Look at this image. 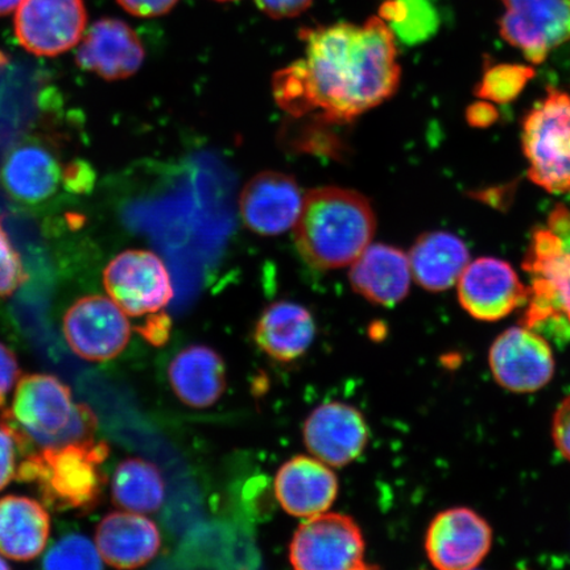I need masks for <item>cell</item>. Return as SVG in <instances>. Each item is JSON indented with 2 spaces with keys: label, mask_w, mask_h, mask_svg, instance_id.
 Listing matches in <instances>:
<instances>
[{
  "label": "cell",
  "mask_w": 570,
  "mask_h": 570,
  "mask_svg": "<svg viewBox=\"0 0 570 570\" xmlns=\"http://www.w3.org/2000/svg\"><path fill=\"white\" fill-rule=\"evenodd\" d=\"M301 36L305 59L274 77V96L285 111L351 122L395 95L402 73L395 35L381 17L361 27L306 28Z\"/></svg>",
  "instance_id": "obj_1"
},
{
  "label": "cell",
  "mask_w": 570,
  "mask_h": 570,
  "mask_svg": "<svg viewBox=\"0 0 570 570\" xmlns=\"http://www.w3.org/2000/svg\"><path fill=\"white\" fill-rule=\"evenodd\" d=\"M0 412V426L21 455L82 443L95 439L97 431L96 413L87 404H76L67 384L49 374L19 377L11 410Z\"/></svg>",
  "instance_id": "obj_2"
},
{
  "label": "cell",
  "mask_w": 570,
  "mask_h": 570,
  "mask_svg": "<svg viewBox=\"0 0 570 570\" xmlns=\"http://www.w3.org/2000/svg\"><path fill=\"white\" fill-rule=\"evenodd\" d=\"M375 229V213L366 197L354 190L325 187L304 197L295 242L309 266L336 269L352 266L372 244Z\"/></svg>",
  "instance_id": "obj_3"
},
{
  "label": "cell",
  "mask_w": 570,
  "mask_h": 570,
  "mask_svg": "<svg viewBox=\"0 0 570 570\" xmlns=\"http://www.w3.org/2000/svg\"><path fill=\"white\" fill-rule=\"evenodd\" d=\"M531 275L529 309L523 323L556 341L570 338V210L558 205L548 229L532 234L523 262Z\"/></svg>",
  "instance_id": "obj_4"
},
{
  "label": "cell",
  "mask_w": 570,
  "mask_h": 570,
  "mask_svg": "<svg viewBox=\"0 0 570 570\" xmlns=\"http://www.w3.org/2000/svg\"><path fill=\"white\" fill-rule=\"evenodd\" d=\"M109 454V444L95 439L39 449L23 455L16 479L35 483L48 508L89 512L101 502L107 481L101 466Z\"/></svg>",
  "instance_id": "obj_5"
},
{
  "label": "cell",
  "mask_w": 570,
  "mask_h": 570,
  "mask_svg": "<svg viewBox=\"0 0 570 570\" xmlns=\"http://www.w3.org/2000/svg\"><path fill=\"white\" fill-rule=\"evenodd\" d=\"M522 142L531 180L570 197V96L548 89L524 118Z\"/></svg>",
  "instance_id": "obj_6"
},
{
  "label": "cell",
  "mask_w": 570,
  "mask_h": 570,
  "mask_svg": "<svg viewBox=\"0 0 570 570\" xmlns=\"http://www.w3.org/2000/svg\"><path fill=\"white\" fill-rule=\"evenodd\" d=\"M366 543L351 517L320 514L305 519L289 544V561L297 570H361Z\"/></svg>",
  "instance_id": "obj_7"
},
{
  "label": "cell",
  "mask_w": 570,
  "mask_h": 570,
  "mask_svg": "<svg viewBox=\"0 0 570 570\" xmlns=\"http://www.w3.org/2000/svg\"><path fill=\"white\" fill-rule=\"evenodd\" d=\"M107 295L127 316L161 312L173 301V281L164 262L147 249H127L104 271Z\"/></svg>",
  "instance_id": "obj_8"
},
{
  "label": "cell",
  "mask_w": 570,
  "mask_h": 570,
  "mask_svg": "<svg viewBox=\"0 0 570 570\" xmlns=\"http://www.w3.org/2000/svg\"><path fill=\"white\" fill-rule=\"evenodd\" d=\"M63 336L71 352L85 361L116 358L130 342L131 324L110 297L78 298L63 316Z\"/></svg>",
  "instance_id": "obj_9"
},
{
  "label": "cell",
  "mask_w": 570,
  "mask_h": 570,
  "mask_svg": "<svg viewBox=\"0 0 570 570\" xmlns=\"http://www.w3.org/2000/svg\"><path fill=\"white\" fill-rule=\"evenodd\" d=\"M505 12L499 31L531 63L570 40V0H502Z\"/></svg>",
  "instance_id": "obj_10"
},
{
  "label": "cell",
  "mask_w": 570,
  "mask_h": 570,
  "mask_svg": "<svg viewBox=\"0 0 570 570\" xmlns=\"http://www.w3.org/2000/svg\"><path fill=\"white\" fill-rule=\"evenodd\" d=\"M87 21L82 0H21L16 33L26 51L36 56H59L81 41Z\"/></svg>",
  "instance_id": "obj_11"
},
{
  "label": "cell",
  "mask_w": 570,
  "mask_h": 570,
  "mask_svg": "<svg viewBox=\"0 0 570 570\" xmlns=\"http://www.w3.org/2000/svg\"><path fill=\"white\" fill-rule=\"evenodd\" d=\"M493 532L473 510L459 508L440 512L425 537V552L433 567L441 570H469L487 558Z\"/></svg>",
  "instance_id": "obj_12"
},
{
  "label": "cell",
  "mask_w": 570,
  "mask_h": 570,
  "mask_svg": "<svg viewBox=\"0 0 570 570\" xmlns=\"http://www.w3.org/2000/svg\"><path fill=\"white\" fill-rule=\"evenodd\" d=\"M303 438L313 458L333 468H344L365 451L368 426L362 412L353 405L327 402L306 417Z\"/></svg>",
  "instance_id": "obj_13"
},
{
  "label": "cell",
  "mask_w": 570,
  "mask_h": 570,
  "mask_svg": "<svg viewBox=\"0 0 570 570\" xmlns=\"http://www.w3.org/2000/svg\"><path fill=\"white\" fill-rule=\"evenodd\" d=\"M490 367L501 386L514 392L543 389L554 373L548 342L529 327H511L491 346Z\"/></svg>",
  "instance_id": "obj_14"
},
{
  "label": "cell",
  "mask_w": 570,
  "mask_h": 570,
  "mask_svg": "<svg viewBox=\"0 0 570 570\" xmlns=\"http://www.w3.org/2000/svg\"><path fill=\"white\" fill-rule=\"evenodd\" d=\"M459 298L473 317L497 321L529 302L530 289L520 282L509 263L480 258L463 269L459 279Z\"/></svg>",
  "instance_id": "obj_15"
},
{
  "label": "cell",
  "mask_w": 570,
  "mask_h": 570,
  "mask_svg": "<svg viewBox=\"0 0 570 570\" xmlns=\"http://www.w3.org/2000/svg\"><path fill=\"white\" fill-rule=\"evenodd\" d=\"M304 197L294 177L267 170L249 180L239 198L240 216L249 230L273 237L292 229Z\"/></svg>",
  "instance_id": "obj_16"
},
{
  "label": "cell",
  "mask_w": 570,
  "mask_h": 570,
  "mask_svg": "<svg viewBox=\"0 0 570 570\" xmlns=\"http://www.w3.org/2000/svg\"><path fill=\"white\" fill-rule=\"evenodd\" d=\"M67 167L53 149L42 142L28 141L13 148L0 169V184L13 202L40 206L67 189Z\"/></svg>",
  "instance_id": "obj_17"
},
{
  "label": "cell",
  "mask_w": 570,
  "mask_h": 570,
  "mask_svg": "<svg viewBox=\"0 0 570 570\" xmlns=\"http://www.w3.org/2000/svg\"><path fill=\"white\" fill-rule=\"evenodd\" d=\"M78 67L105 80L131 77L145 61V48L132 28L118 19H101L92 24L77 49Z\"/></svg>",
  "instance_id": "obj_18"
},
{
  "label": "cell",
  "mask_w": 570,
  "mask_h": 570,
  "mask_svg": "<svg viewBox=\"0 0 570 570\" xmlns=\"http://www.w3.org/2000/svg\"><path fill=\"white\" fill-rule=\"evenodd\" d=\"M275 497L291 517L324 514L338 495V480L330 465L316 458L296 455L283 463L274 481Z\"/></svg>",
  "instance_id": "obj_19"
},
{
  "label": "cell",
  "mask_w": 570,
  "mask_h": 570,
  "mask_svg": "<svg viewBox=\"0 0 570 570\" xmlns=\"http://www.w3.org/2000/svg\"><path fill=\"white\" fill-rule=\"evenodd\" d=\"M96 544L102 561L118 569L148 564L159 553L161 538L158 525L137 512H111L96 531Z\"/></svg>",
  "instance_id": "obj_20"
},
{
  "label": "cell",
  "mask_w": 570,
  "mask_h": 570,
  "mask_svg": "<svg viewBox=\"0 0 570 570\" xmlns=\"http://www.w3.org/2000/svg\"><path fill=\"white\" fill-rule=\"evenodd\" d=\"M409 256L384 244L368 245L352 263L348 281L356 294L376 305L394 306L409 295Z\"/></svg>",
  "instance_id": "obj_21"
},
{
  "label": "cell",
  "mask_w": 570,
  "mask_h": 570,
  "mask_svg": "<svg viewBox=\"0 0 570 570\" xmlns=\"http://www.w3.org/2000/svg\"><path fill=\"white\" fill-rule=\"evenodd\" d=\"M168 380L176 396L191 409H209L226 389V366L214 348L191 345L175 355Z\"/></svg>",
  "instance_id": "obj_22"
},
{
  "label": "cell",
  "mask_w": 570,
  "mask_h": 570,
  "mask_svg": "<svg viewBox=\"0 0 570 570\" xmlns=\"http://www.w3.org/2000/svg\"><path fill=\"white\" fill-rule=\"evenodd\" d=\"M316 337L315 320L303 305L277 302L262 313L254 340L262 352L279 362L301 358Z\"/></svg>",
  "instance_id": "obj_23"
},
{
  "label": "cell",
  "mask_w": 570,
  "mask_h": 570,
  "mask_svg": "<svg viewBox=\"0 0 570 570\" xmlns=\"http://www.w3.org/2000/svg\"><path fill=\"white\" fill-rule=\"evenodd\" d=\"M51 518L35 499L7 495L0 499V554L13 561H30L45 551Z\"/></svg>",
  "instance_id": "obj_24"
},
{
  "label": "cell",
  "mask_w": 570,
  "mask_h": 570,
  "mask_svg": "<svg viewBox=\"0 0 570 570\" xmlns=\"http://www.w3.org/2000/svg\"><path fill=\"white\" fill-rule=\"evenodd\" d=\"M413 279L432 292L446 291L459 282L469 265V249L455 235L434 232L420 235L409 256Z\"/></svg>",
  "instance_id": "obj_25"
},
{
  "label": "cell",
  "mask_w": 570,
  "mask_h": 570,
  "mask_svg": "<svg viewBox=\"0 0 570 570\" xmlns=\"http://www.w3.org/2000/svg\"><path fill=\"white\" fill-rule=\"evenodd\" d=\"M111 498L117 508L149 514L161 508L166 483L158 466L138 458L120 462L111 482Z\"/></svg>",
  "instance_id": "obj_26"
},
{
  "label": "cell",
  "mask_w": 570,
  "mask_h": 570,
  "mask_svg": "<svg viewBox=\"0 0 570 570\" xmlns=\"http://www.w3.org/2000/svg\"><path fill=\"white\" fill-rule=\"evenodd\" d=\"M380 17L407 46L430 40L440 26L439 13L431 0H386L381 6Z\"/></svg>",
  "instance_id": "obj_27"
},
{
  "label": "cell",
  "mask_w": 570,
  "mask_h": 570,
  "mask_svg": "<svg viewBox=\"0 0 570 570\" xmlns=\"http://www.w3.org/2000/svg\"><path fill=\"white\" fill-rule=\"evenodd\" d=\"M533 77L531 67L498 63L484 71L475 95L491 102L509 104L519 97Z\"/></svg>",
  "instance_id": "obj_28"
},
{
  "label": "cell",
  "mask_w": 570,
  "mask_h": 570,
  "mask_svg": "<svg viewBox=\"0 0 570 570\" xmlns=\"http://www.w3.org/2000/svg\"><path fill=\"white\" fill-rule=\"evenodd\" d=\"M46 569H102L97 547L81 534H69L52 547L42 562Z\"/></svg>",
  "instance_id": "obj_29"
},
{
  "label": "cell",
  "mask_w": 570,
  "mask_h": 570,
  "mask_svg": "<svg viewBox=\"0 0 570 570\" xmlns=\"http://www.w3.org/2000/svg\"><path fill=\"white\" fill-rule=\"evenodd\" d=\"M27 279L23 262L0 226V298L16 294Z\"/></svg>",
  "instance_id": "obj_30"
},
{
  "label": "cell",
  "mask_w": 570,
  "mask_h": 570,
  "mask_svg": "<svg viewBox=\"0 0 570 570\" xmlns=\"http://www.w3.org/2000/svg\"><path fill=\"white\" fill-rule=\"evenodd\" d=\"M19 376L17 355L0 342V411L6 409L7 396L17 386Z\"/></svg>",
  "instance_id": "obj_31"
},
{
  "label": "cell",
  "mask_w": 570,
  "mask_h": 570,
  "mask_svg": "<svg viewBox=\"0 0 570 570\" xmlns=\"http://www.w3.org/2000/svg\"><path fill=\"white\" fill-rule=\"evenodd\" d=\"M17 451L12 438L0 426V490H3L17 475Z\"/></svg>",
  "instance_id": "obj_32"
},
{
  "label": "cell",
  "mask_w": 570,
  "mask_h": 570,
  "mask_svg": "<svg viewBox=\"0 0 570 570\" xmlns=\"http://www.w3.org/2000/svg\"><path fill=\"white\" fill-rule=\"evenodd\" d=\"M312 2L313 0H256L259 9L275 19L301 16Z\"/></svg>",
  "instance_id": "obj_33"
},
{
  "label": "cell",
  "mask_w": 570,
  "mask_h": 570,
  "mask_svg": "<svg viewBox=\"0 0 570 570\" xmlns=\"http://www.w3.org/2000/svg\"><path fill=\"white\" fill-rule=\"evenodd\" d=\"M552 432L556 446L570 461V396L561 403L556 412Z\"/></svg>",
  "instance_id": "obj_34"
},
{
  "label": "cell",
  "mask_w": 570,
  "mask_h": 570,
  "mask_svg": "<svg viewBox=\"0 0 570 570\" xmlns=\"http://www.w3.org/2000/svg\"><path fill=\"white\" fill-rule=\"evenodd\" d=\"M178 0H118L127 12L135 17L154 18L174 9Z\"/></svg>",
  "instance_id": "obj_35"
},
{
  "label": "cell",
  "mask_w": 570,
  "mask_h": 570,
  "mask_svg": "<svg viewBox=\"0 0 570 570\" xmlns=\"http://www.w3.org/2000/svg\"><path fill=\"white\" fill-rule=\"evenodd\" d=\"M142 338H146L154 346L166 344L169 338L170 321L160 313L159 316L148 318L145 324L137 327Z\"/></svg>",
  "instance_id": "obj_36"
},
{
  "label": "cell",
  "mask_w": 570,
  "mask_h": 570,
  "mask_svg": "<svg viewBox=\"0 0 570 570\" xmlns=\"http://www.w3.org/2000/svg\"><path fill=\"white\" fill-rule=\"evenodd\" d=\"M468 124L472 127H490L498 119V111L493 105L487 102L474 104L466 110Z\"/></svg>",
  "instance_id": "obj_37"
},
{
  "label": "cell",
  "mask_w": 570,
  "mask_h": 570,
  "mask_svg": "<svg viewBox=\"0 0 570 570\" xmlns=\"http://www.w3.org/2000/svg\"><path fill=\"white\" fill-rule=\"evenodd\" d=\"M21 3V0H0V17L7 16L16 11Z\"/></svg>",
  "instance_id": "obj_38"
},
{
  "label": "cell",
  "mask_w": 570,
  "mask_h": 570,
  "mask_svg": "<svg viewBox=\"0 0 570 570\" xmlns=\"http://www.w3.org/2000/svg\"><path fill=\"white\" fill-rule=\"evenodd\" d=\"M9 568H10V566L7 564V562L2 558H0V569H9Z\"/></svg>",
  "instance_id": "obj_39"
},
{
  "label": "cell",
  "mask_w": 570,
  "mask_h": 570,
  "mask_svg": "<svg viewBox=\"0 0 570 570\" xmlns=\"http://www.w3.org/2000/svg\"><path fill=\"white\" fill-rule=\"evenodd\" d=\"M223 2H225V0H223Z\"/></svg>",
  "instance_id": "obj_40"
}]
</instances>
